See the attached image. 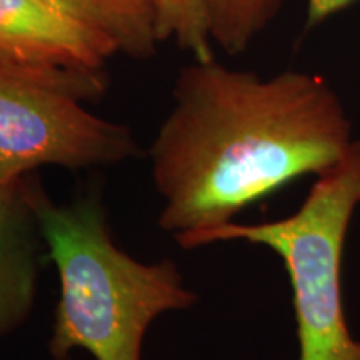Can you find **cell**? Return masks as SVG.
Wrapping results in <instances>:
<instances>
[{"label":"cell","mask_w":360,"mask_h":360,"mask_svg":"<svg viewBox=\"0 0 360 360\" xmlns=\"http://www.w3.org/2000/svg\"><path fill=\"white\" fill-rule=\"evenodd\" d=\"M282 0H205L212 42L225 52H244L281 11Z\"/></svg>","instance_id":"obj_8"},{"label":"cell","mask_w":360,"mask_h":360,"mask_svg":"<svg viewBox=\"0 0 360 360\" xmlns=\"http://www.w3.org/2000/svg\"><path fill=\"white\" fill-rule=\"evenodd\" d=\"M30 200L60 282L52 359L82 349L96 360H141L152 322L197 302L174 260L143 264L115 244L97 193L56 204L30 174Z\"/></svg>","instance_id":"obj_2"},{"label":"cell","mask_w":360,"mask_h":360,"mask_svg":"<svg viewBox=\"0 0 360 360\" xmlns=\"http://www.w3.org/2000/svg\"><path fill=\"white\" fill-rule=\"evenodd\" d=\"M119 44L42 0H0V69L79 101L109 87L107 64Z\"/></svg>","instance_id":"obj_5"},{"label":"cell","mask_w":360,"mask_h":360,"mask_svg":"<svg viewBox=\"0 0 360 360\" xmlns=\"http://www.w3.org/2000/svg\"><path fill=\"white\" fill-rule=\"evenodd\" d=\"M84 24L96 27L119 44L120 52L134 58L155 56L154 12L148 0H42Z\"/></svg>","instance_id":"obj_7"},{"label":"cell","mask_w":360,"mask_h":360,"mask_svg":"<svg viewBox=\"0 0 360 360\" xmlns=\"http://www.w3.org/2000/svg\"><path fill=\"white\" fill-rule=\"evenodd\" d=\"M44 238L30 174L0 182V339L20 328L37 299Z\"/></svg>","instance_id":"obj_6"},{"label":"cell","mask_w":360,"mask_h":360,"mask_svg":"<svg viewBox=\"0 0 360 360\" xmlns=\"http://www.w3.org/2000/svg\"><path fill=\"white\" fill-rule=\"evenodd\" d=\"M352 141L344 103L319 74L265 79L215 57L193 60L150 147L160 229L187 249L287 184L326 174Z\"/></svg>","instance_id":"obj_1"},{"label":"cell","mask_w":360,"mask_h":360,"mask_svg":"<svg viewBox=\"0 0 360 360\" xmlns=\"http://www.w3.org/2000/svg\"><path fill=\"white\" fill-rule=\"evenodd\" d=\"M357 0H307L305 4V24L307 30L317 29L323 22L352 6Z\"/></svg>","instance_id":"obj_10"},{"label":"cell","mask_w":360,"mask_h":360,"mask_svg":"<svg viewBox=\"0 0 360 360\" xmlns=\"http://www.w3.org/2000/svg\"><path fill=\"white\" fill-rule=\"evenodd\" d=\"M80 102L0 69V182L45 165L105 167L139 154L127 125L92 114Z\"/></svg>","instance_id":"obj_4"},{"label":"cell","mask_w":360,"mask_h":360,"mask_svg":"<svg viewBox=\"0 0 360 360\" xmlns=\"http://www.w3.org/2000/svg\"><path fill=\"white\" fill-rule=\"evenodd\" d=\"M360 205V139L319 175L300 209L264 224L231 222L192 238L187 249L245 240L265 245L289 274L299 360H360V340L350 334L342 297V259L355 209Z\"/></svg>","instance_id":"obj_3"},{"label":"cell","mask_w":360,"mask_h":360,"mask_svg":"<svg viewBox=\"0 0 360 360\" xmlns=\"http://www.w3.org/2000/svg\"><path fill=\"white\" fill-rule=\"evenodd\" d=\"M159 42L174 39L195 60L212 58V37L205 0H148Z\"/></svg>","instance_id":"obj_9"}]
</instances>
